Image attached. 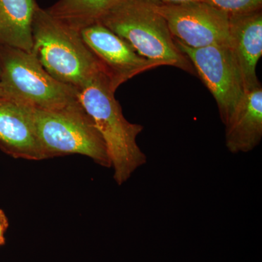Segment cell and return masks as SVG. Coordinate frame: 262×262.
<instances>
[{
  "label": "cell",
  "mask_w": 262,
  "mask_h": 262,
  "mask_svg": "<svg viewBox=\"0 0 262 262\" xmlns=\"http://www.w3.org/2000/svg\"><path fill=\"white\" fill-rule=\"evenodd\" d=\"M77 94L78 101L102 136L114 169V179L121 186L147 161L136 142L144 127L131 123L124 117L115 91L103 72L77 89Z\"/></svg>",
  "instance_id": "1"
},
{
  "label": "cell",
  "mask_w": 262,
  "mask_h": 262,
  "mask_svg": "<svg viewBox=\"0 0 262 262\" xmlns=\"http://www.w3.org/2000/svg\"><path fill=\"white\" fill-rule=\"evenodd\" d=\"M98 22L144 58L160 67L170 66L196 75L189 58L177 46L165 19L149 1L118 0Z\"/></svg>",
  "instance_id": "2"
},
{
  "label": "cell",
  "mask_w": 262,
  "mask_h": 262,
  "mask_svg": "<svg viewBox=\"0 0 262 262\" xmlns=\"http://www.w3.org/2000/svg\"><path fill=\"white\" fill-rule=\"evenodd\" d=\"M32 39L31 53L62 83L77 90L103 72L80 32L58 21L39 6L33 19Z\"/></svg>",
  "instance_id": "3"
},
{
  "label": "cell",
  "mask_w": 262,
  "mask_h": 262,
  "mask_svg": "<svg viewBox=\"0 0 262 262\" xmlns=\"http://www.w3.org/2000/svg\"><path fill=\"white\" fill-rule=\"evenodd\" d=\"M29 108L44 160L81 155L111 168L102 136L80 101L55 110Z\"/></svg>",
  "instance_id": "4"
},
{
  "label": "cell",
  "mask_w": 262,
  "mask_h": 262,
  "mask_svg": "<svg viewBox=\"0 0 262 262\" xmlns=\"http://www.w3.org/2000/svg\"><path fill=\"white\" fill-rule=\"evenodd\" d=\"M0 95L39 110L77 102V90L53 78L32 53L0 45Z\"/></svg>",
  "instance_id": "5"
},
{
  "label": "cell",
  "mask_w": 262,
  "mask_h": 262,
  "mask_svg": "<svg viewBox=\"0 0 262 262\" xmlns=\"http://www.w3.org/2000/svg\"><path fill=\"white\" fill-rule=\"evenodd\" d=\"M150 3L165 19L173 39L187 47L229 46V14L223 10L203 1Z\"/></svg>",
  "instance_id": "6"
},
{
  "label": "cell",
  "mask_w": 262,
  "mask_h": 262,
  "mask_svg": "<svg viewBox=\"0 0 262 262\" xmlns=\"http://www.w3.org/2000/svg\"><path fill=\"white\" fill-rule=\"evenodd\" d=\"M175 42L192 63L196 76L213 95L221 120L225 125L244 94L242 80L229 46L190 48L179 41Z\"/></svg>",
  "instance_id": "7"
},
{
  "label": "cell",
  "mask_w": 262,
  "mask_h": 262,
  "mask_svg": "<svg viewBox=\"0 0 262 262\" xmlns=\"http://www.w3.org/2000/svg\"><path fill=\"white\" fill-rule=\"evenodd\" d=\"M80 34L115 91L135 76L160 67L140 56L126 41L99 22L82 29Z\"/></svg>",
  "instance_id": "8"
},
{
  "label": "cell",
  "mask_w": 262,
  "mask_h": 262,
  "mask_svg": "<svg viewBox=\"0 0 262 262\" xmlns=\"http://www.w3.org/2000/svg\"><path fill=\"white\" fill-rule=\"evenodd\" d=\"M229 48L244 92L261 85L256 70L262 55L261 9L229 15Z\"/></svg>",
  "instance_id": "9"
},
{
  "label": "cell",
  "mask_w": 262,
  "mask_h": 262,
  "mask_svg": "<svg viewBox=\"0 0 262 262\" xmlns=\"http://www.w3.org/2000/svg\"><path fill=\"white\" fill-rule=\"evenodd\" d=\"M0 149L14 158L44 160L29 108L1 95Z\"/></svg>",
  "instance_id": "10"
},
{
  "label": "cell",
  "mask_w": 262,
  "mask_h": 262,
  "mask_svg": "<svg viewBox=\"0 0 262 262\" xmlns=\"http://www.w3.org/2000/svg\"><path fill=\"white\" fill-rule=\"evenodd\" d=\"M225 143L233 154L252 151L262 138V87L244 92L225 124Z\"/></svg>",
  "instance_id": "11"
},
{
  "label": "cell",
  "mask_w": 262,
  "mask_h": 262,
  "mask_svg": "<svg viewBox=\"0 0 262 262\" xmlns=\"http://www.w3.org/2000/svg\"><path fill=\"white\" fill-rule=\"evenodd\" d=\"M35 0H0V45L31 53Z\"/></svg>",
  "instance_id": "12"
},
{
  "label": "cell",
  "mask_w": 262,
  "mask_h": 262,
  "mask_svg": "<svg viewBox=\"0 0 262 262\" xmlns=\"http://www.w3.org/2000/svg\"><path fill=\"white\" fill-rule=\"evenodd\" d=\"M118 0H59L48 8L53 18L70 28L82 29L99 21Z\"/></svg>",
  "instance_id": "13"
},
{
  "label": "cell",
  "mask_w": 262,
  "mask_h": 262,
  "mask_svg": "<svg viewBox=\"0 0 262 262\" xmlns=\"http://www.w3.org/2000/svg\"><path fill=\"white\" fill-rule=\"evenodd\" d=\"M229 15L261 9L262 0H203Z\"/></svg>",
  "instance_id": "14"
},
{
  "label": "cell",
  "mask_w": 262,
  "mask_h": 262,
  "mask_svg": "<svg viewBox=\"0 0 262 262\" xmlns=\"http://www.w3.org/2000/svg\"><path fill=\"white\" fill-rule=\"evenodd\" d=\"M9 227L8 217L3 210L0 209V247L5 244V234Z\"/></svg>",
  "instance_id": "15"
},
{
  "label": "cell",
  "mask_w": 262,
  "mask_h": 262,
  "mask_svg": "<svg viewBox=\"0 0 262 262\" xmlns=\"http://www.w3.org/2000/svg\"><path fill=\"white\" fill-rule=\"evenodd\" d=\"M148 1L151 3H161V4H179V3L203 1V0H148Z\"/></svg>",
  "instance_id": "16"
}]
</instances>
